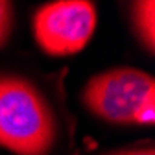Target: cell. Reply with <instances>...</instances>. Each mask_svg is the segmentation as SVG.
Returning a JSON list of instances; mask_svg holds the SVG:
<instances>
[{"label":"cell","mask_w":155,"mask_h":155,"mask_svg":"<svg viewBox=\"0 0 155 155\" xmlns=\"http://www.w3.org/2000/svg\"><path fill=\"white\" fill-rule=\"evenodd\" d=\"M83 104L102 120L150 126L155 120V81L142 70L113 68L87 83Z\"/></svg>","instance_id":"obj_2"},{"label":"cell","mask_w":155,"mask_h":155,"mask_svg":"<svg viewBox=\"0 0 155 155\" xmlns=\"http://www.w3.org/2000/svg\"><path fill=\"white\" fill-rule=\"evenodd\" d=\"M153 13H155V4L151 0L135 2L133 8H131V17H133L135 30H137V35L140 37V41H142V45L146 46L148 52H153V46H155Z\"/></svg>","instance_id":"obj_4"},{"label":"cell","mask_w":155,"mask_h":155,"mask_svg":"<svg viewBox=\"0 0 155 155\" xmlns=\"http://www.w3.org/2000/svg\"><path fill=\"white\" fill-rule=\"evenodd\" d=\"M96 28V8L85 0H61L33 17L39 46L50 55H70L85 48Z\"/></svg>","instance_id":"obj_3"},{"label":"cell","mask_w":155,"mask_h":155,"mask_svg":"<svg viewBox=\"0 0 155 155\" xmlns=\"http://www.w3.org/2000/svg\"><path fill=\"white\" fill-rule=\"evenodd\" d=\"M107 155H155L153 148H131V150H118V151H111Z\"/></svg>","instance_id":"obj_6"},{"label":"cell","mask_w":155,"mask_h":155,"mask_svg":"<svg viewBox=\"0 0 155 155\" xmlns=\"http://www.w3.org/2000/svg\"><path fill=\"white\" fill-rule=\"evenodd\" d=\"M57 137L52 107L33 83L0 76V146L17 155H48Z\"/></svg>","instance_id":"obj_1"},{"label":"cell","mask_w":155,"mask_h":155,"mask_svg":"<svg viewBox=\"0 0 155 155\" xmlns=\"http://www.w3.org/2000/svg\"><path fill=\"white\" fill-rule=\"evenodd\" d=\"M11 24H13V6L9 2L0 0V46L8 41Z\"/></svg>","instance_id":"obj_5"}]
</instances>
